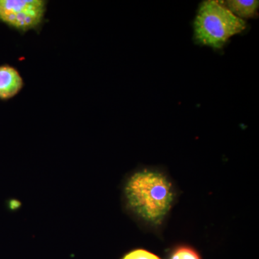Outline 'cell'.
<instances>
[{
	"label": "cell",
	"instance_id": "obj_4",
	"mask_svg": "<svg viewBox=\"0 0 259 259\" xmlns=\"http://www.w3.org/2000/svg\"><path fill=\"white\" fill-rule=\"evenodd\" d=\"M23 87V77L16 68L8 64L0 66V100L13 98Z\"/></svg>",
	"mask_w": 259,
	"mask_h": 259
},
{
	"label": "cell",
	"instance_id": "obj_5",
	"mask_svg": "<svg viewBox=\"0 0 259 259\" xmlns=\"http://www.w3.org/2000/svg\"><path fill=\"white\" fill-rule=\"evenodd\" d=\"M220 2L233 15L242 20L256 18L258 15V0H226Z\"/></svg>",
	"mask_w": 259,
	"mask_h": 259
},
{
	"label": "cell",
	"instance_id": "obj_3",
	"mask_svg": "<svg viewBox=\"0 0 259 259\" xmlns=\"http://www.w3.org/2000/svg\"><path fill=\"white\" fill-rule=\"evenodd\" d=\"M44 0H0V21L21 32L36 30L47 12Z\"/></svg>",
	"mask_w": 259,
	"mask_h": 259
},
{
	"label": "cell",
	"instance_id": "obj_7",
	"mask_svg": "<svg viewBox=\"0 0 259 259\" xmlns=\"http://www.w3.org/2000/svg\"><path fill=\"white\" fill-rule=\"evenodd\" d=\"M122 259H161L157 255L144 249L133 250L127 253Z\"/></svg>",
	"mask_w": 259,
	"mask_h": 259
},
{
	"label": "cell",
	"instance_id": "obj_6",
	"mask_svg": "<svg viewBox=\"0 0 259 259\" xmlns=\"http://www.w3.org/2000/svg\"><path fill=\"white\" fill-rule=\"evenodd\" d=\"M170 259H201L197 251L188 246H181L175 250Z\"/></svg>",
	"mask_w": 259,
	"mask_h": 259
},
{
	"label": "cell",
	"instance_id": "obj_2",
	"mask_svg": "<svg viewBox=\"0 0 259 259\" xmlns=\"http://www.w3.org/2000/svg\"><path fill=\"white\" fill-rule=\"evenodd\" d=\"M246 27L244 20L233 15L221 2L206 0L199 5L194 20V40L199 45L221 49Z\"/></svg>",
	"mask_w": 259,
	"mask_h": 259
},
{
	"label": "cell",
	"instance_id": "obj_1",
	"mask_svg": "<svg viewBox=\"0 0 259 259\" xmlns=\"http://www.w3.org/2000/svg\"><path fill=\"white\" fill-rule=\"evenodd\" d=\"M125 196L133 212L155 225L163 221L174 200L171 182L160 172L151 170L132 175L125 186Z\"/></svg>",
	"mask_w": 259,
	"mask_h": 259
}]
</instances>
